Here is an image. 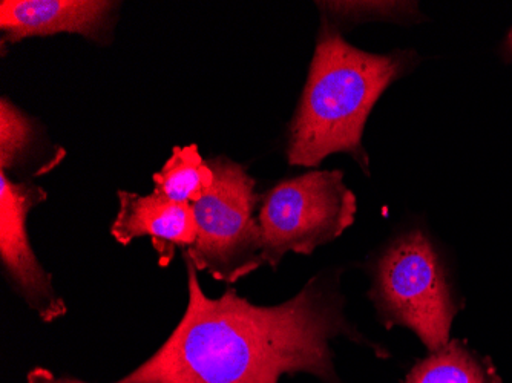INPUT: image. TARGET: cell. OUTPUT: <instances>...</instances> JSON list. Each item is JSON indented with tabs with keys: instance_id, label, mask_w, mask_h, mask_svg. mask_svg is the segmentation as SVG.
Instances as JSON below:
<instances>
[{
	"instance_id": "obj_1",
	"label": "cell",
	"mask_w": 512,
	"mask_h": 383,
	"mask_svg": "<svg viewBox=\"0 0 512 383\" xmlns=\"http://www.w3.org/2000/svg\"><path fill=\"white\" fill-rule=\"evenodd\" d=\"M189 302L183 318L145 364L115 383H278L309 373L324 383L336 374L330 342L339 336L368 344L344 315L338 276H313L284 304L260 307L227 289L201 290L188 256Z\"/></svg>"
},
{
	"instance_id": "obj_2",
	"label": "cell",
	"mask_w": 512,
	"mask_h": 383,
	"mask_svg": "<svg viewBox=\"0 0 512 383\" xmlns=\"http://www.w3.org/2000/svg\"><path fill=\"white\" fill-rule=\"evenodd\" d=\"M408 65L405 53H365L345 42L322 19L315 56L301 102L289 128L292 166H319L338 152L352 155L368 172L362 134L371 109Z\"/></svg>"
},
{
	"instance_id": "obj_3",
	"label": "cell",
	"mask_w": 512,
	"mask_h": 383,
	"mask_svg": "<svg viewBox=\"0 0 512 383\" xmlns=\"http://www.w3.org/2000/svg\"><path fill=\"white\" fill-rule=\"evenodd\" d=\"M370 298L388 327L410 328L431 353L450 342L456 304L439 253L421 229L408 230L379 256Z\"/></svg>"
},
{
	"instance_id": "obj_4",
	"label": "cell",
	"mask_w": 512,
	"mask_h": 383,
	"mask_svg": "<svg viewBox=\"0 0 512 383\" xmlns=\"http://www.w3.org/2000/svg\"><path fill=\"white\" fill-rule=\"evenodd\" d=\"M356 197L341 171H313L279 181L261 200V266L273 270L287 253L310 255L355 223Z\"/></svg>"
},
{
	"instance_id": "obj_5",
	"label": "cell",
	"mask_w": 512,
	"mask_h": 383,
	"mask_svg": "<svg viewBox=\"0 0 512 383\" xmlns=\"http://www.w3.org/2000/svg\"><path fill=\"white\" fill-rule=\"evenodd\" d=\"M214 171L212 189L194 206L197 239L186 250L197 272L234 284L261 267L263 236L255 209V180L229 158L207 161Z\"/></svg>"
},
{
	"instance_id": "obj_6",
	"label": "cell",
	"mask_w": 512,
	"mask_h": 383,
	"mask_svg": "<svg viewBox=\"0 0 512 383\" xmlns=\"http://www.w3.org/2000/svg\"><path fill=\"white\" fill-rule=\"evenodd\" d=\"M48 198L42 187L16 183L0 172V261L16 292L43 322H54L66 305L54 292L50 273L40 266L27 232L28 213Z\"/></svg>"
},
{
	"instance_id": "obj_7",
	"label": "cell",
	"mask_w": 512,
	"mask_h": 383,
	"mask_svg": "<svg viewBox=\"0 0 512 383\" xmlns=\"http://www.w3.org/2000/svg\"><path fill=\"white\" fill-rule=\"evenodd\" d=\"M117 5L102 0H2L0 30L7 43L60 33L106 43L111 40Z\"/></svg>"
},
{
	"instance_id": "obj_8",
	"label": "cell",
	"mask_w": 512,
	"mask_h": 383,
	"mask_svg": "<svg viewBox=\"0 0 512 383\" xmlns=\"http://www.w3.org/2000/svg\"><path fill=\"white\" fill-rule=\"evenodd\" d=\"M119 213L111 227L117 243L128 246L135 238L149 236L158 255V264L168 267L175 252L191 249L197 239L194 206L161 200L154 194H132L119 190Z\"/></svg>"
},
{
	"instance_id": "obj_9",
	"label": "cell",
	"mask_w": 512,
	"mask_h": 383,
	"mask_svg": "<svg viewBox=\"0 0 512 383\" xmlns=\"http://www.w3.org/2000/svg\"><path fill=\"white\" fill-rule=\"evenodd\" d=\"M402 383H503L490 359L480 357L462 341L444 348L414 365Z\"/></svg>"
},
{
	"instance_id": "obj_10",
	"label": "cell",
	"mask_w": 512,
	"mask_h": 383,
	"mask_svg": "<svg viewBox=\"0 0 512 383\" xmlns=\"http://www.w3.org/2000/svg\"><path fill=\"white\" fill-rule=\"evenodd\" d=\"M214 180V171L197 145L174 148L163 169L154 175L152 194L161 200L195 204L212 189Z\"/></svg>"
},
{
	"instance_id": "obj_11",
	"label": "cell",
	"mask_w": 512,
	"mask_h": 383,
	"mask_svg": "<svg viewBox=\"0 0 512 383\" xmlns=\"http://www.w3.org/2000/svg\"><path fill=\"white\" fill-rule=\"evenodd\" d=\"M34 125L19 108L2 99L0 103V166L2 171L14 169L27 157L34 145Z\"/></svg>"
},
{
	"instance_id": "obj_12",
	"label": "cell",
	"mask_w": 512,
	"mask_h": 383,
	"mask_svg": "<svg viewBox=\"0 0 512 383\" xmlns=\"http://www.w3.org/2000/svg\"><path fill=\"white\" fill-rule=\"evenodd\" d=\"M28 382L30 383H86L82 380L71 379V377H56L53 373L43 368H36L28 374Z\"/></svg>"
},
{
	"instance_id": "obj_13",
	"label": "cell",
	"mask_w": 512,
	"mask_h": 383,
	"mask_svg": "<svg viewBox=\"0 0 512 383\" xmlns=\"http://www.w3.org/2000/svg\"><path fill=\"white\" fill-rule=\"evenodd\" d=\"M509 50H511V53H512V31H511V34H509Z\"/></svg>"
}]
</instances>
